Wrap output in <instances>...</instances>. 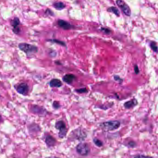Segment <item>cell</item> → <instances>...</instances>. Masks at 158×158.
I'll return each mask as SVG.
<instances>
[{"mask_svg": "<svg viewBox=\"0 0 158 158\" xmlns=\"http://www.w3.org/2000/svg\"><path fill=\"white\" fill-rule=\"evenodd\" d=\"M121 125V123L118 121H110L101 123L100 127L105 131H111L117 129Z\"/></svg>", "mask_w": 158, "mask_h": 158, "instance_id": "6da1fadb", "label": "cell"}, {"mask_svg": "<svg viewBox=\"0 0 158 158\" xmlns=\"http://www.w3.org/2000/svg\"><path fill=\"white\" fill-rule=\"evenodd\" d=\"M19 48L21 51L25 52L28 56L35 54L38 51L37 47L25 43L19 44Z\"/></svg>", "mask_w": 158, "mask_h": 158, "instance_id": "7a4b0ae2", "label": "cell"}, {"mask_svg": "<svg viewBox=\"0 0 158 158\" xmlns=\"http://www.w3.org/2000/svg\"><path fill=\"white\" fill-rule=\"evenodd\" d=\"M55 127L59 130L58 137L61 139L65 138L67 133V129L65 122L63 121H58L55 123Z\"/></svg>", "mask_w": 158, "mask_h": 158, "instance_id": "3957f363", "label": "cell"}, {"mask_svg": "<svg viewBox=\"0 0 158 158\" xmlns=\"http://www.w3.org/2000/svg\"><path fill=\"white\" fill-rule=\"evenodd\" d=\"M76 151L79 155L86 156L88 155L90 152V149L86 143H80L76 147Z\"/></svg>", "mask_w": 158, "mask_h": 158, "instance_id": "277c9868", "label": "cell"}, {"mask_svg": "<svg viewBox=\"0 0 158 158\" xmlns=\"http://www.w3.org/2000/svg\"><path fill=\"white\" fill-rule=\"evenodd\" d=\"M118 6L121 8L124 14L127 16H130L131 15V11L128 4L123 0H117L116 1Z\"/></svg>", "mask_w": 158, "mask_h": 158, "instance_id": "5b68a950", "label": "cell"}, {"mask_svg": "<svg viewBox=\"0 0 158 158\" xmlns=\"http://www.w3.org/2000/svg\"><path fill=\"white\" fill-rule=\"evenodd\" d=\"M15 87L17 92L21 95L27 96L28 94L29 88L28 85L27 83H19L18 85H16Z\"/></svg>", "mask_w": 158, "mask_h": 158, "instance_id": "8992f818", "label": "cell"}, {"mask_svg": "<svg viewBox=\"0 0 158 158\" xmlns=\"http://www.w3.org/2000/svg\"><path fill=\"white\" fill-rule=\"evenodd\" d=\"M73 137L77 140H84L87 137L86 133L81 128H78L72 132Z\"/></svg>", "mask_w": 158, "mask_h": 158, "instance_id": "52a82bcc", "label": "cell"}, {"mask_svg": "<svg viewBox=\"0 0 158 158\" xmlns=\"http://www.w3.org/2000/svg\"><path fill=\"white\" fill-rule=\"evenodd\" d=\"M31 110L33 113L36 114H40L41 116H45V114H47V112L46 109L37 105H34L32 107Z\"/></svg>", "mask_w": 158, "mask_h": 158, "instance_id": "ba28073f", "label": "cell"}, {"mask_svg": "<svg viewBox=\"0 0 158 158\" xmlns=\"http://www.w3.org/2000/svg\"><path fill=\"white\" fill-rule=\"evenodd\" d=\"M45 142L48 148H52L55 146L56 140L53 137L49 134L45 136Z\"/></svg>", "mask_w": 158, "mask_h": 158, "instance_id": "9c48e42d", "label": "cell"}, {"mask_svg": "<svg viewBox=\"0 0 158 158\" xmlns=\"http://www.w3.org/2000/svg\"><path fill=\"white\" fill-rule=\"evenodd\" d=\"M58 26L64 30H70L73 27V26L69 22L62 20H59L58 21Z\"/></svg>", "mask_w": 158, "mask_h": 158, "instance_id": "30bf717a", "label": "cell"}, {"mask_svg": "<svg viewBox=\"0 0 158 158\" xmlns=\"http://www.w3.org/2000/svg\"><path fill=\"white\" fill-rule=\"evenodd\" d=\"M76 78V76L73 74H67L63 76L62 79L64 82L68 84H71L74 82Z\"/></svg>", "mask_w": 158, "mask_h": 158, "instance_id": "8fae6325", "label": "cell"}, {"mask_svg": "<svg viewBox=\"0 0 158 158\" xmlns=\"http://www.w3.org/2000/svg\"><path fill=\"white\" fill-rule=\"evenodd\" d=\"M49 85L52 88H59L62 86L61 81L57 78H53L50 81Z\"/></svg>", "mask_w": 158, "mask_h": 158, "instance_id": "7c38bea8", "label": "cell"}, {"mask_svg": "<svg viewBox=\"0 0 158 158\" xmlns=\"http://www.w3.org/2000/svg\"><path fill=\"white\" fill-rule=\"evenodd\" d=\"M138 104V102L135 99H132L130 101H127L124 104V106L127 109H130L134 107Z\"/></svg>", "mask_w": 158, "mask_h": 158, "instance_id": "4fadbf2b", "label": "cell"}, {"mask_svg": "<svg viewBox=\"0 0 158 158\" xmlns=\"http://www.w3.org/2000/svg\"><path fill=\"white\" fill-rule=\"evenodd\" d=\"M53 6L57 10H63V8H65L66 5L63 2H61V1H58V2L53 3Z\"/></svg>", "mask_w": 158, "mask_h": 158, "instance_id": "5bb4252c", "label": "cell"}, {"mask_svg": "<svg viewBox=\"0 0 158 158\" xmlns=\"http://www.w3.org/2000/svg\"><path fill=\"white\" fill-rule=\"evenodd\" d=\"M20 24V21L19 18L17 17H15L12 21H11V25L14 28L19 27V25Z\"/></svg>", "mask_w": 158, "mask_h": 158, "instance_id": "9a60e30c", "label": "cell"}, {"mask_svg": "<svg viewBox=\"0 0 158 158\" xmlns=\"http://www.w3.org/2000/svg\"><path fill=\"white\" fill-rule=\"evenodd\" d=\"M107 11L109 12L112 13L114 14V15H116V16H120L119 11V10H118L117 7H109Z\"/></svg>", "mask_w": 158, "mask_h": 158, "instance_id": "2e32d148", "label": "cell"}, {"mask_svg": "<svg viewBox=\"0 0 158 158\" xmlns=\"http://www.w3.org/2000/svg\"><path fill=\"white\" fill-rule=\"evenodd\" d=\"M93 142L94 143L95 145L97 147H102L103 145V142L100 140L98 139L97 138H94L93 139Z\"/></svg>", "mask_w": 158, "mask_h": 158, "instance_id": "e0dca14e", "label": "cell"}, {"mask_svg": "<svg viewBox=\"0 0 158 158\" xmlns=\"http://www.w3.org/2000/svg\"><path fill=\"white\" fill-rule=\"evenodd\" d=\"M75 92L80 94L85 93H87L88 92L87 89L86 88L75 89Z\"/></svg>", "mask_w": 158, "mask_h": 158, "instance_id": "ac0fdd59", "label": "cell"}, {"mask_svg": "<svg viewBox=\"0 0 158 158\" xmlns=\"http://www.w3.org/2000/svg\"><path fill=\"white\" fill-rule=\"evenodd\" d=\"M52 107L55 109H58L61 107V105L59 102L58 101H54L52 103Z\"/></svg>", "mask_w": 158, "mask_h": 158, "instance_id": "d6986e66", "label": "cell"}, {"mask_svg": "<svg viewBox=\"0 0 158 158\" xmlns=\"http://www.w3.org/2000/svg\"><path fill=\"white\" fill-rule=\"evenodd\" d=\"M150 46H151V48H152V49L153 51L155 52H158V47H157V45H156V44H155V43L151 42Z\"/></svg>", "mask_w": 158, "mask_h": 158, "instance_id": "ffe728a7", "label": "cell"}, {"mask_svg": "<svg viewBox=\"0 0 158 158\" xmlns=\"http://www.w3.org/2000/svg\"><path fill=\"white\" fill-rule=\"evenodd\" d=\"M101 31L103 32L104 33H106V34H109V33H110V30L108 29V28H102V29H101Z\"/></svg>", "mask_w": 158, "mask_h": 158, "instance_id": "44dd1931", "label": "cell"}, {"mask_svg": "<svg viewBox=\"0 0 158 158\" xmlns=\"http://www.w3.org/2000/svg\"><path fill=\"white\" fill-rule=\"evenodd\" d=\"M134 72H135V73H136V74H138L139 73V69L138 67V66H137V65H135V66H134Z\"/></svg>", "mask_w": 158, "mask_h": 158, "instance_id": "7402d4cb", "label": "cell"}, {"mask_svg": "<svg viewBox=\"0 0 158 158\" xmlns=\"http://www.w3.org/2000/svg\"><path fill=\"white\" fill-rule=\"evenodd\" d=\"M114 79L116 81H118L120 83H121V82H123V80L119 76H114Z\"/></svg>", "mask_w": 158, "mask_h": 158, "instance_id": "603a6c76", "label": "cell"}, {"mask_svg": "<svg viewBox=\"0 0 158 158\" xmlns=\"http://www.w3.org/2000/svg\"><path fill=\"white\" fill-rule=\"evenodd\" d=\"M128 145L130 147H134L136 146V143L134 142H130L128 143Z\"/></svg>", "mask_w": 158, "mask_h": 158, "instance_id": "cb8c5ba5", "label": "cell"}]
</instances>
